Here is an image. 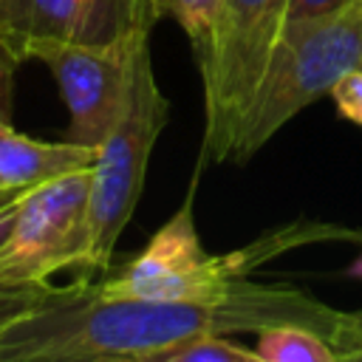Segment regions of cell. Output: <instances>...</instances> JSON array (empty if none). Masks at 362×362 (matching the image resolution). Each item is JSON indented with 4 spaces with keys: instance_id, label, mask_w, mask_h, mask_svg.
I'll use <instances>...</instances> for the list:
<instances>
[{
    "instance_id": "17",
    "label": "cell",
    "mask_w": 362,
    "mask_h": 362,
    "mask_svg": "<svg viewBox=\"0 0 362 362\" xmlns=\"http://www.w3.org/2000/svg\"><path fill=\"white\" fill-rule=\"evenodd\" d=\"M40 362H139L133 356H65V359H40Z\"/></svg>"
},
{
    "instance_id": "10",
    "label": "cell",
    "mask_w": 362,
    "mask_h": 362,
    "mask_svg": "<svg viewBox=\"0 0 362 362\" xmlns=\"http://www.w3.org/2000/svg\"><path fill=\"white\" fill-rule=\"evenodd\" d=\"M139 362H266L257 351H249L238 342L223 339L221 334H206L195 339L175 342L147 356H136Z\"/></svg>"
},
{
    "instance_id": "18",
    "label": "cell",
    "mask_w": 362,
    "mask_h": 362,
    "mask_svg": "<svg viewBox=\"0 0 362 362\" xmlns=\"http://www.w3.org/2000/svg\"><path fill=\"white\" fill-rule=\"evenodd\" d=\"M28 189H3L0 187V206H6V204H11V201H17V198H23Z\"/></svg>"
},
{
    "instance_id": "11",
    "label": "cell",
    "mask_w": 362,
    "mask_h": 362,
    "mask_svg": "<svg viewBox=\"0 0 362 362\" xmlns=\"http://www.w3.org/2000/svg\"><path fill=\"white\" fill-rule=\"evenodd\" d=\"M144 6H147V14L153 23H158L164 17L175 20L184 28L195 57H201L209 42L221 0H144Z\"/></svg>"
},
{
    "instance_id": "4",
    "label": "cell",
    "mask_w": 362,
    "mask_h": 362,
    "mask_svg": "<svg viewBox=\"0 0 362 362\" xmlns=\"http://www.w3.org/2000/svg\"><path fill=\"white\" fill-rule=\"evenodd\" d=\"M240 257H215L204 249L189 192L136 257H130L116 274L99 280V291L122 300L215 305L232 300L243 286Z\"/></svg>"
},
{
    "instance_id": "7",
    "label": "cell",
    "mask_w": 362,
    "mask_h": 362,
    "mask_svg": "<svg viewBox=\"0 0 362 362\" xmlns=\"http://www.w3.org/2000/svg\"><path fill=\"white\" fill-rule=\"evenodd\" d=\"M141 20L144 0H0V40L17 57L34 40L107 42Z\"/></svg>"
},
{
    "instance_id": "13",
    "label": "cell",
    "mask_w": 362,
    "mask_h": 362,
    "mask_svg": "<svg viewBox=\"0 0 362 362\" xmlns=\"http://www.w3.org/2000/svg\"><path fill=\"white\" fill-rule=\"evenodd\" d=\"M23 59L0 40V119L11 122V107H14V74Z\"/></svg>"
},
{
    "instance_id": "15",
    "label": "cell",
    "mask_w": 362,
    "mask_h": 362,
    "mask_svg": "<svg viewBox=\"0 0 362 362\" xmlns=\"http://www.w3.org/2000/svg\"><path fill=\"white\" fill-rule=\"evenodd\" d=\"M51 288V283L48 286H40V288H20V291H0V322L3 320H8L11 314H17V311H23V308H28L31 303H37L45 291Z\"/></svg>"
},
{
    "instance_id": "1",
    "label": "cell",
    "mask_w": 362,
    "mask_h": 362,
    "mask_svg": "<svg viewBox=\"0 0 362 362\" xmlns=\"http://www.w3.org/2000/svg\"><path fill=\"white\" fill-rule=\"evenodd\" d=\"M354 68H362V0L328 17L286 20L229 161H249L283 124L328 96Z\"/></svg>"
},
{
    "instance_id": "3",
    "label": "cell",
    "mask_w": 362,
    "mask_h": 362,
    "mask_svg": "<svg viewBox=\"0 0 362 362\" xmlns=\"http://www.w3.org/2000/svg\"><path fill=\"white\" fill-rule=\"evenodd\" d=\"M288 0H221L209 42L195 57L204 82L201 167L226 164L240 122L286 25Z\"/></svg>"
},
{
    "instance_id": "8",
    "label": "cell",
    "mask_w": 362,
    "mask_h": 362,
    "mask_svg": "<svg viewBox=\"0 0 362 362\" xmlns=\"http://www.w3.org/2000/svg\"><path fill=\"white\" fill-rule=\"evenodd\" d=\"M96 164V150L74 141H40L0 119V187L31 189Z\"/></svg>"
},
{
    "instance_id": "6",
    "label": "cell",
    "mask_w": 362,
    "mask_h": 362,
    "mask_svg": "<svg viewBox=\"0 0 362 362\" xmlns=\"http://www.w3.org/2000/svg\"><path fill=\"white\" fill-rule=\"evenodd\" d=\"M90 167L31 187L0 246V291L40 288L62 269L85 266Z\"/></svg>"
},
{
    "instance_id": "16",
    "label": "cell",
    "mask_w": 362,
    "mask_h": 362,
    "mask_svg": "<svg viewBox=\"0 0 362 362\" xmlns=\"http://www.w3.org/2000/svg\"><path fill=\"white\" fill-rule=\"evenodd\" d=\"M23 198H25V195H23ZM23 198H17V201L0 206V246H3V240L8 238V232H11L14 221H17V209H20V201H23Z\"/></svg>"
},
{
    "instance_id": "14",
    "label": "cell",
    "mask_w": 362,
    "mask_h": 362,
    "mask_svg": "<svg viewBox=\"0 0 362 362\" xmlns=\"http://www.w3.org/2000/svg\"><path fill=\"white\" fill-rule=\"evenodd\" d=\"M359 0H288L286 20H311V17H328L334 11H342Z\"/></svg>"
},
{
    "instance_id": "5",
    "label": "cell",
    "mask_w": 362,
    "mask_h": 362,
    "mask_svg": "<svg viewBox=\"0 0 362 362\" xmlns=\"http://www.w3.org/2000/svg\"><path fill=\"white\" fill-rule=\"evenodd\" d=\"M156 23L141 20L127 34L107 42H68V40H34L20 57L42 62L59 85L68 107V141L99 147L110 133L136 65L139 48L150 40Z\"/></svg>"
},
{
    "instance_id": "9",
    "label": "cell",
    "mask_w": 362,
    "mask_h": 362,
    "mask_svg": "<svg viewBox=\"0 0 362 362\" xmlns=\"http://www.w3.org/2000/svg\"><path fill=\"white\" fill-rule=\"evenodd\" d=\"M255 351L266 362H342L328 337L303 322H277L260 328Z\"/></svg>"
},
{
    "instance_id": "19",
    "label": "cell",
    "mask_w": 362,
    "mask_h": 362,
    "mask_svg": "<svg viewBox=\"0 0 362 362\" xmlns=\"http://www.w3.org/2000/svg\"><path fill=\"white\" fill-rule=\"evenodd\" d=\"M351 277H362V255L351 263Z\"/></svg>"
},
{
    "instance_id": "2",
    "label": "cell",
    "mask_w": 362,
    "mask_h": 362,
    "mask_svg": "<svg viewBox=\"0 0 362 362\" xmlns=\"http://www.w3.org/2000/svg\"><path fill=\"white\" fill-rule=\"evenodd\" d=\"M170 119V99L161 93L153 59L150 40L139 48L130 88L124 105L96 147V164L90 167V192H88V246L82 274H99L110 269L119 235L136 212L150 153Z\"/></svg>"
},
{
    "instance_id": "12",
    "label": "cell",
    "mask_w": 362,
    "mask_h": 362,
    "mask_svg": "<svg viewBox=\"0 0 362 362\" xmlns=\"http://www.w3.org/2000/svg\"><path fill=\"white\" fill-rule=\"evenodd\" d=\"M328 96L334 99V107H337V113H339L345 122L362 127V68L348 71V74L331 88Z\"/></svg>"
}]
</instances>
